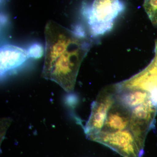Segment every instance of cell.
<instances>
[{
	"mask_svg": "<svg viewBox=\"0 0 157 157\" xmlns=\"http://www.w3.org/2000/svg\"><path fill=\"white\" fill-rule=\"evenodd\" d=\"M45 60L42 77L70 92L75 87L80 65L91 47V40L80 31L70 30L53 21L45 31Z\"/></svg>",
	"mask_w": 157,
	"mask_h": 157,
	"instance_id": "1",
	"label": "cell"
},
{
	"mask_svg": "<svg viewBox=\"0 0 157 157\" xmlns=\"http://www.w3.org/2000/svg\"><path fill=\"white\" fill-rule=\"evenodd\" d=\"M124 9L120 0H94L88 14V24L93 35L110 31L114 20Z\"/></svg>",
	"mask_w": 157,
	"mask_h": 157,
	"instance_id": "2",
	"label": "cell"
},
{
	"mask_svg": "<svg viewBox=\"0 0 157 157\" xmlns=\"http://www.w3.org/2000/svg\"><path fill=\"white\" fill-rule=\"evenodd\" d=\"M90 140L104 144L124 157H143L144 151L128 128L122 131H102Z\"/></svg>",
	"mask_w": 157,
	"mask_h": 157,
	"instance_id": "3",
	"label": "cell"
},
{
	"mask_svg": "<svg viewBox=\"0 0 157 157\" xmlns=\"http://www.w3.org/2000/svg\"><path fill=\"white\" fill-rule=\"evenodd\" d=\"M117 102L113 85L104 88L98 94L92 104L90 115L84 128L85 133L89 139L102 131L108 113Z\"/></svg>",
	"mask_w": 157,
	"mask_h": 157,
	"instance_id": "4",
	"label": "cell"
},
{
	"mask_svg": "<svg viewBox=\"0 0 157 157\" xmlns=\"http://www.w3.org/2000/svg\"><path fill=\"white\" fill-rule=\"evenodd\" d=\"M157 107L149 100L131 111L128 129L141 148L144 149L147 135L153 126Z\"/></svg>",
	"mask_w": 157,
	"mask_h": 157,
	"instance_id": "5",
	"label": "cell"
},
{
	"mask_svg": "<svg viewBox=\"0 0 157 157\" xmlns=\"http://www.w3.org/2000/svg\"><path fill=\"white\" fill-rule=\"evenodd\" d=\"M114 85L118 90H139L147 92L152 103L157 107V65L153 60L140 73Z\"/></svg>",
	"mask_w": 157,
	"mask_h": 157,
	"instance_id": "6",
	"label": "cell"
},
{
	"mask_svg": "<svg viewBox=\"0 0 157 157\" xmlns=\"http://www.w3.org/2000/svg\"><path fill=\"white\" fill-rule=\"evenodd\" d=\"M0 56L1 76L19 67L29 57L28 50L11 45L2 46Z\"/></svg>",
	"mask_w": 157,
	"mask_h": 157,
	"instance_id": "7",
	"label": "cell"
},
{
	"mask_svg": "<svg viewBox=\"0 0 157 157\" xmlns=\"http://www.w3.org/2000/svg\"><path fill=\"white\" fill-rule=\"evenodd\" d=\"M131 111L117 102L108 113L102 131L113 132L128 128Z\"/></svg>",
	"mask_w": 157,
	"mask_h": 157,
	"instance_id": "8",
	"label": "cell"
},
{
	"mask_svg": "<svg viewBox=\"0 0 157 157\" xmlns=\"http://www.w3.org/2000/svg\"><path fill=\"white\" fill-rule=\"evenodd\" d=\"M117 100L118 103L129 110L150 100L149 94L147 92L139 90H118L116 89Z\"/></svg>",
	"mask_w": 157,
	"mask_h": 157,
	"instance_id": "9",
	"label": "cell"
},
{
	"mask_svg": "<svg viewBox=\"0 0 157 157\" xmlns=\"http://www.w3.org/2000/svg\"><path fill=\"white\" fill-rule=\"evenodd\" d=\"M143 6L152 24L157 26V0H144Z\"/></svg>",
	"mask_w": 157,
	"mask_h": 157,
	"instance_id": "10",
	"label": "cell"
},
{
	"mask_svg": "<svg viewBox=\"0 0 157 157\" xmlns=\"http://www.w3.org/2000/svg\"><path fill=\"white\" fill-rule=\"evenodd\" d=\"M28 53L29 57L39 58L43 55V48L40 44H34L28 50Z\"/></svg>",
	"mask_w": 157,
	"mask_h": 157,
	"instance_id": "11",
	"label": "cell"
},
{
	"mask_svg": "<svg viewBox=\"0 0 157 157\" xmlns=\"http://www.w3.org/2000/svg\"><path fill=\"white\" fill-rule=\"evenodd\" d=\"M155 56L153 59L156 62L157 64V39L155 42Z\"/></svg>",
	"mask_w": 157,
	"mask_h": 157,
	"instance_id": "12",
	"label": "cell"
}]
</instances>
